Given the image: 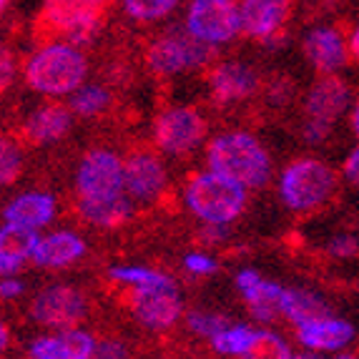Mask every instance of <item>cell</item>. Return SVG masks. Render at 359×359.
<instances>
[{"label":"cell","instance_id":"obj_1","mask_svg":"<svg viewBox=\"0 0 359 359\" xmlns=\"http://www.w3.org/2000/svg\"><path fill=\"white\" fill-rule=\"evenodd\" d=\"M206 163L211 171L226 176L246 189H259L271 176L269 154L252 133L244 131L216 136L206 149Z\"/></svg>","mask_w":359,"mask_h":359},{"label":"cell","instance_id":"obj_2","mask_svg":"<svg viewBox=\"0 0 359 359\" xmlns=\"http://www.w3.org/2000/svg\"><path fill=\"white\" fill-rule=\"evenodd\" d=\"M86 58L76 46L50 41L25 63V81L43 96H68L83 86Z\"/></svg>","mask_w":359,"mask_h":359},{"label":"cell","instance_id":"obj_3","mask_svg":"<svg viewBox=\"0 0 359 359\" xmlns=\"http://www.w3.org/2000/svg\"><path fill=\"white\" fill-rule=\"evenodd\" d=\"M244 204L246 186L216 174L211 168L191 176L186 186V206L206 224H231L244 211Z\"/></svg>","mask_w":359,"mask_h":359},{"label":"cell","instance_id":"obj_4","mask_svg":"<svg viewBox=\"0 0 359 359\" xmlns=\"http://www.w3.org/2000/svg\"><path fill=\"white\" fill-rule=\"evenodd\" d=\"M111 0H46L38 36L46 41L66 38L68 43H86L96 33Z\"/></svg>","mask_w":359,"mask_h":359},{"label":"cell","instance_id":"obj_5","mask_svg":"<svg viewBox=\"0 0 359 359\" xmlns=\"http://www.w3.org/2000/svg\"><path fill=\"white\" fill-rule=\"evenodd\" d=\"M334 191V171L319 158H299L287 166L279 194L292 211H314Z\"/></svg>","mask_w":359,"mask_h":359},{"label":"cell","instance_id":"obj_6","mask_svg":"<svg viewBox=\"0 0 359 359\" xmlns=\"http://www.w3.org/2000/svg\"><path fill=\"white\" fill-rule=\"evenodd\" d=\"M214 55V46L198 41L196 36L186 33H166V36L156 38L146 48V63L151 71L161 73V76H174V73L194 71L209 63Z\"/></svg>","mask_w":359,"mask_h":359},{"label":"cell","instance_id":"obj_7","mask_svg":"<svg viewBox=\"0 0 359 359\" xmlns=\"http://www.w3.org/2000/svg\"><path fill=\"white\" fill-rule=\"evenodd\" d=\"M186 30L209 46H222L244 30L241 8L233 0H194L186 15Z\"/></svg>","mask_w":359,"mask_h":359},{"label":"cell","instance_id":"obj_8","mask_svg":"<svg viewBox=\"0 0 359 359\" xmlns=\"http://www.w3.org/2000/svg\"><path fill=\"white\" fill-rule=\"evenodd\" d=\"M76 189L81 198H111L118 196V194H126L123 161L114 151H90L78 166Z\"/></svg>","mask_w":359,"mask_h":359},{"label":"cell","instance_id":"obj_9","mask_svg":"<svg viewBox=\"0 0 359 359\" xmlns=\"http://www.w3.org/2000/svg\"><path fill=\"white\" fill-rule=\"evenodd\" d=\"M156 146L171 156L191 154L206 136V121L196 108L181 106L163 111L154 126Z\"/></svg>","mask_w":359,"mask_h":359},{"label":"cell","instance_id":"obj_10","mask_svg":"<svg viewBox=\"0 0 359 359\" xmlns=\"http://www.w3.org/2000/svg\"><path fill=\"white\" fill-rule=\"evenodd\" d=\"M131 311L149 330H168L181 317V297L176 284L168 279L151 287H133Z\"/></svg>","mask_w":359,"mask_h":359},{"label":"cell","instance_id":"obj_11","mask_svg":"<svg viewBox=\"0 0 359 359\" xmlns=\"http://www.w3.org/2000/svg\"><path fill=\"white\" fill-rule=\"evenodd\" d=\"M86 317L83 294L66 284H53L38 292V297L30 304V319H36L43 327L68 330Z\"/></svg>","mask_w":359,"mask_h":359},{"label":"cell","instance_id":"obj_12","mask_svg":"<svg viewBox=\"0 0 359 359\" xmlns=\"http://www.w3.org/2000/svg\"><path fill=\"white\" fill-rule=\"evenodd\" d=\"M126 171V194L133 201L149 204L161 196L166 189V168L161 158L151 151H136L123 161Z\"/></svg>","mask_w":359,"mask_h":359},{"label":"cell","instance_id":"obj_13","mask_svg":"<svg viewBox=\"0 0 359 359\" xmlns=\"http://www.w3.org/2000/svg\"><path fill=\"white\" fill-rule=\"evenodd\" d=\"M304 53L319 73H337L339 68L347 66L349 58L344 36L337 28H330V25H322V28H314L306 33Z\"/></svg>","mask_w":359,"mask_h":359},{"label":"cell","instance_id":"obj_14","mask_svg":"<svg viewBox=\"0 0 359 359\" xmlns=\"http://www.w3.org/2000/svg\"><path fill=\"white\" fill-rule=\"evenodd\" d=\"M297 339L311 352H337L354 339V327L344 319H334L330 314H324V317L299 324Z\"/></svg>","mask_w":359,"mask_h":359},{"label":"cell","instance_id":"obj_15","mask_svg":"<svg viewBox=\"0 0 359 359\" xmlns=\"http://www.w3.org/2000/svg\"><path fill=\"white\" fill-rule=\"evenodd\" d=\"M241 23L244 33L252 38H266L276 36L284 28L289 18V0H241Z\"/></svg>","mask_w":359,"mask_h":359},{"label":"cell","instance_id":"obj_16","mask_svg":"<svg viewBox=\"0 0 359 359\" xmlns=\"http://www.w3.org/2000/svg\"><path fill=\"white\" fill-rule=\"evenodd\" d=\"M211 93L219 103H231L249 98L259 88V76L254 68L239 60H226L222 66H216L209 78Z\"/></svg>","mask_w":359,"mask_h":359},{"label":"cell","instance_id":"obj_17","mask_svg":"<svg viewBox=\"0 0 359 359\" xmlns=\"http://www.w3.org/2000/svg\"><path fill=\"white\" fill-rule=\"evenodd\" d=\"M347 106L349 88L334 73H324V78H319L317 83L311 86L309 96H306V116L317 121H327V123H334V118L344 114Z\"/></svg>","mask_w":359,"mask_h":359},{"label":"cell","instance_id":"obj_18","mask_svg":"<svg viewBox=\"0 0 359 359\" xmlns=\"http://www.w3.org/2000/svg\"><path fill=\"white\" fill-rule=\"evenodd\" d=\"M86 254V241L73 231H55L48 236H41V241L33 249V259L38 266L46 269H63Z\"/></svg>","mask_w":359,"mask_h":359},{"label":"cell","instance_id":"obj_19","mask_svg":"<svg viewBox=\"0 0 359 359\" xmlns=\"http://www.w3.org/2000/svg\"><path fill=\"white\" fill-rule=\"evenodd\" d=\"M41 241L36 229L20 224H3L0 229V271L6 276L23 269V264L33 259V249Z\"/></svg>","mask_w":359,"mask_h":359},{"label":"cell","instance_id":"obj_20","mask_svg":"<svg viewBox=\"0 0 359 359\" xmlns=\"http://www.w3.org/2000/svg\"><path fill=\"white\" fill-rule=\"evenodd\" d=\"M55 216V198L48 194L41 191H30V194H20L6 206L3 211V222L8 224H20V226L28 229H43L53 222Z\"/></svg>","mask_w":359,"mask_h":359},{"label":"cell","instance_id":"obj_21","mask_svg":"<svg viewBox=\"0 0 359 359\" xmlns=\"http://www.w3.org/2000/svg\"><path fill=\"white\" fill-rule=\"evenodd\" d=\"M133 198L128 194H118L111 198H81L78 211L88 224H96L101 229H116L131 219L133 214Z\"/></svg>","mask_w":359,"mask_h":359},{"label":"cell","instance_id":"obj_22","mask_svg":"<svg viewBox=\"0 0 359 359\" xmlns=\"http://www.w3.org/2000/svg\"><path fill=\"white\" fill-rule=\"evenodd\" d=\"M71 128V111L63 106H43L28 116L25 121V136L33 144H50L58 141L60 136H66Z\"/></svg>","mask_w":359,"mask_h":359},{"label":"cell","instance_id":"obj_23","mask_svg":"<svg viewBox=\"0 0 359 359\" xmlns=\"http://www.w3.org/2000/svg\"><path fill=\"white\" fill-rule=\"evenodd\" d=\"M276 304H279V311H282L284 317L292 319L297 327L327 314V304L319 297H314L309 292H302V289H282Z\"/></svg>","mask_w":359,"mask_h":359},{"label":"cell","instance_id":"obj_24","mask_svg":"<svg viewBox=\"0 0 359 359\" xmlns=\"http://www.w3.org/2000/svg\"><path fill=\"white\" fill-rule=\"evenodd\" d=\"M254 339H257V330L246 327V324H229L219 334L211 337V347L219 354H239V357H246L249 349L254 347Z\"/></svg>","mask_w":359,"mask_h":359},{"label":"cell","instance_id":"obj_25","mask_svg":"<svg viewBox=\"0 0 359 359\" xmlns=\"http://www.w3.org/2000/svg\"><path fill=\"white\" fill-rule=\"evenodd\" d=\"M236 287H239L241 297H244L249 304H257V302H279V294H282V289H284V287H279V284L262 279V276L252 269L239 271Z\"/></svg>","mask_w":359,"mask_h":359},{"label":"cell","instance_id":"obj_26","mask_svg":"<svg viewBox=\"0 0 359 359\" xmlns=\"http://www.w3.org/2000/svg\"><path fill=\"white\" fill-rule=\"evenodd\" d=\"M111 106V93L103 86H81L71 93V111L81 116H96Z\"/></svg>","mask_w":359,"mask_h":359},{"label":"cell","instance_id":"obj_27","mask_svg":"<svg viewBox=\"0 0 359 359\" xmlns=\"http://www.w3.org/2000/svg\"><path fill=\"white\" fill-rule=\"evenodd\" d=\"M179 0H123V8L136 20H161L174 11Z\"/></svg>","mask_w":359,"mask_h":359},{"label":"cell","instance_id":"obj_28","mask_svg":"<svg viewBox=\"0 0 359 359\" xmlns=\"http://www.w3.org/2000/svg\"><path fill=\"white\" fill-rule=\"evenodd\" d=\"M60 339H63V352H66V359H88V357L96 354L98 341L83 330L68 327V330L60 332Z\"/></svg>","mask_w":359,"mask_h":359},{"label":"cell","instance_id":"obj_29","mask_svg":"<svg viewBox=\"0 0 359 359\" xmlns=\"http://www.w3.org/2000/svg\"><path fill=\"white\" fill-rule=\"evenodd\" d=\"M111 279H116L121 284H128V287H151V284L168 282L166 274L146 269V266H116V269H111Z\"/></svg>","mask_w":359,"mask_h":359},{"label":"cell","instance_id":"obj_30","mask_svg":"<svg viewBox=\"0 0 359 359\" xmlns=\"http://www.w3.org/2000/svg\"><path fill=\"white\" fill-rule=\"evenodd\" d=\"M246 357H292V349L282 337L271 334V332H257L254 347L249 349Z\"/></svg>","mask_w":359,"mask_h":359},{"label":"cell","instance_id":"obj_31","mask_svg":"<svg viewBox=\"0 0 359 359\" xmlns=\"http://www.w3.org/2000/svg\"><path fill=\"white\" fill-rule=\"evenodd\" d=\"M186 324H189L191 332H196V334H201V337H209V339L214 334H219L224 327H229L226 319L219 317V314H209V311H191V314L186 317Z\"/></svg>","mask_w":359,"mask_h":359},{"label":"cell","instance_id":"obj_32","mask_svg":"<svg viewBox=\"0 0 359 359\" xmlns=\"http://www.w3.org/2000/svg\"><path fill=\"white\" fill-rule=\"evenodd\" d=\"M0 179L3 184H13L20 174V163H23V156H20L18 146L13 141H3V151H0Z\"/></svg>","mask_w":359,"mask_h":359},{"label":"cell","instance_id":"obj_33","mask_svg":"<svg viewBox=\"0 0 359 359\" xmlns=\"http://www.w3.org/2000/svg\"><path fill=\"white\" fill-rule=\"evenodd\" d=\"M28 354L36 359H66L60 334H48V337H38V339H33L28 347Z\"/></svg>","mask_w":359,"mask_h":359},{"label":"cell","instance_id":"obj_34","mask_svg":"<svg viewBox=\"0 0 359 359\" xmlns=\"http://www.w3.org/2000/svg\"><path fill=\"white\" fill-rule=\"evenodd\" d=\"M184 266H186V271H191V274H196V276H209V274H214L219 264L211 257H206V254H189V257L184 259Z\"/></svg>","mask_w":359,"mask_h":359},{"label":"cell","instance_id":"obj_35","mask_svg":"<svg viewBox=\"0 0 359 359\" xmlns=\"http://www.w3.org/2000/svg\"><path fill=\"white\" fill-rule=\"evenodd\" d=\"M292 93H294V88L287 78H274L269 83V93H266V96H269L271 106H287V103L292 101Z\"/></svg>","mask_w":359,"mask_h":359},{"label":"cell","instance_id":"obj_36","mask_svg":"<svg viewBox=\"0 0 359 359\" xmlns=\"http://www.w3.org/2000/svg\"><path fill=\"white\" fill-rule=\"evenodd\" d=\"M327 249H330L332 257H354L359 252V239H354V236H334Z\"/></svg>","mask_w":359,"mask_h":359},{"label":"cell","instance_id":"obj_37","mask_svg":"<svg viewBox=\"0 0 359 359\" xmlns=\"http://www.w3.org/2000/svg\"><path fill=\"white\" fill-rule=\"evenodd\" d=\"M330 131H332V123L309 118V123H306V128H304V136H306V141H311V144H319V141H324V138L330 136Z\"/></svg>","mask_w":359,"mask_h":359},{"label":"cell","instance_id":"obj_38","mask_svg":"<svg viewBox=\"0 0 359 359\" xmlns=\"http://www.w3.org/2000/svg\"><path fill=\"white\" fill-rule=\"evenodd\" d=\"M249 309H252V317L257 322H271L276 317L279 304L276 302H257V304H249Z\"/></svg>","mask_w":359,"mask_h":359},{"label":"cell","instance_id":"obj_39","mask_svg":"<svg viewBox=\"0 0 359 359\" xmlns=\"http://www.w3.org/2000/svg\"><path fill=\"white\" fill-rule=\"evenodd\" d=\"M96 357H126V347L118 339H103L98 341Z\"/></svg>","mask_w":359,"mask_h":359},{"label":"cell","instance_id":"obj_40","mask_svg":"<svg viewBox=\"0 0 359 359\" xmlns=\"http://www.w3.org/2000/svg\"><path fill=\"white\" fill-rule=\"evenodd\" d=\"M25 289V284L20 282V279H13V276H6L3 279V284H0V297L3 299H15V297H20Z\"/></svg>","mask_w":359,"mask_h":359},{"label":"cell","instance_id":"obj_41","mask_svg":"<svg viewBox=\"0 0 359 359\" xmlns=\"http://www.w3.org/2000/svg\"><path fill=\"white\" fill-rule=\"evenodd\" d=\"M344 176H347L349 184L359 186V146L347 156V161H344Z\"/></svg>","mask_w":359,"mask_h":359},{"label":"cell","instance_id":"obj_42","mask_svg":"<svg viewBox=\"0 0 359 359\" xmlns=\"http://www.w3.org/2000/svg\"><path fill=\"white\" fill-rule=\"evenodd\" d=\"M11 68H13V63H11V55H8V53H3V86H8V83H11Z\"/></svg>","mask_w":359,"mask_h":359},{"label":"cell","instance_id":"obj_43","mask_svg":"<svg viewBox=\"0 0 359 359\" xmlns=\"http://www.w3.org/2000/svg\"><path fill=\"white\" fill-rule=\"evenodd\" d=\"M349 50H352V55L359 60V25H357V28H354L352 38H349Z\"/></svg>","mask_w":359,"mask_h":359},{"label":"cell","instance_id":"obj_44","mask_svg":"<svg viewBox=\"0 0 359 359\" xmlns=\"http://www.w3.org/2000/svg\"><path fill=\"white\" fill-rule=\"evenodd\" d=\"M352 131L357 133V138H359V103L354 106V111H352Z\"/></svg>","mask_w":359,"mask_h":359},{"label":"cell","instance_id":"obj_45","mask_svg":"<svg viewBox=\"0 0 359 359\" xmlns=\"http://www.w3.org/2000/svg\"><path fill=\"white\" fill-rule=\"evenodd\" d=\"M0 349H8V327H0Z\"/></svg>","mask_w":359,"mask_h":359},{"label":"cell","instance_id":"obj_46","mask_svg":"<svg viewBox=\"0 0 359 359\" xmlns=\"http://www.w3.org/2000/svg\"><path fill=\"white\" fill-rule=\"evenodd\" d=\"M8 3H11V0H0V6L3 8H8Z\"/></svg>","mask_w":359,"mask_h":359}]
</instances>
